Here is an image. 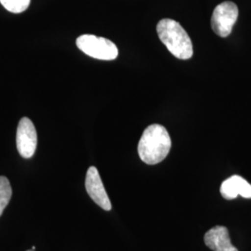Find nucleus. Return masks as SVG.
<instances>
[{"label":"nucleus","instance_id":"1a4fd4ad","mask_svg":"<svg viewBox=\"0 0 251 251\" xmlns=\"http://www.w3.org/2000/svg\"><path fill=\"white\" fill-rule=\"evenodd\" d=\"M11 196L12 189L9 179L4 176H0V217L9 205Z\"/></svg>","mask_w":251,"mask_h":251},{"label":"nucleus","instance_id":"423d86ee","mask_svg":"<svg viewBox=\"0 0 251 251\" xmlns=\"http://www.w3.org/2000/svg\"><path fill=\"white\" fill-rule=\"evenodd\" d=\"M85 186L90 198L102 209L109 211L112 204L100 179L99 171L95 167H90L87 171Z\"/></svg>","mask_w":251,"mask_h":251},{"label":"nucleus","instance_id":"9d476101","mask_svg":"<svg viewBox=\"0 0 251 251\" xmlns=\"http://www.w3.org/2000/svg\"><path fill=\"white\" fill-rule=\"evenodd\" d=\"M31 0H0L1 5L12 13H22L26 10Z\"/></svg>","mask_w":251,"mask_h":251},{"label":"nucleus","instance_id":"f03ea898","mask_svg":"<svg viewBox=\"0 0 251 251\" xmlns=\"http://www.w3.org/2000/svg\"><path fill=\"white\" fill-rule=\"evenodd\" d=\"M156 32L162 43L173 56L180 60L192 58L194 53L192 40L178 22L172 19H162L157 24Z\"/></svg>","mask_w":251,"mask_h":251},{"label":"nucleus","instance_id":"f8f14e48","mask_svg":"<svg viewBox=\"0 0 251 251\" xmlns=\"http://www.w3.org/2000/svg\"><path fill=\"white\" fill-rule=\"evenodd\" d=\"M34 251L33 250H30V251Z\"/></svg>","mask_w":251,"mask_h":251},{"label":"nucleus","instance_id":"7ed1b4c3","mask_svg":"<svg viewBox=\"0 0 251 251\" xmlns=\"http://www.w3.org/2000/svg\"><path fill=\"white\" fill-rule=\"evenodd\" d=\"M76 46L84 53L98 60L113 61L118 56L116 44L104 37L83 35L76 39Z\"/></svg>","mask_w":251,"mask_h":251},{"label":"nucleus","instance_id":"6e6552de","mask_svg":"<svg viewBox=\"0 0 251 251\" xmlns=\"http://www.w3.org/2000/svg\"><path fill=\"white\" fill-rule=\"evenodd\" d=\"M222 197L232 200L241 196L244 198H251V184L239 175H233L225 179L221 185Z\"/></svg>","mask_w":251,"mask_h":251},{"label":"nucleus","instance_id":"f257e3e1","mask_svg":"<svg viewBox=\"0 0 251 251\" xmlns=\"http://www.w3.org/2000/svg\"><path fill=\"white\" fill-rule=\"evenodd\" d=\"M171 148V136L165 126L152 124L145 128L138 144L140 158L148 165L163 161Z\"/></svg>","mask_w":251,"mask_h":251},{"label":"nucleus","instance_id":"20e7f679","mask_svg":"<svg viewBox=\"0 0 251 251\" xmlns=\"http://www.w3.org/2000/svg\"><path fill=\"white\" fill-rule=\"evenodd\" d=\"M238 8L231 1H225L216 7L211 16V27L221 37L229 36L238 18Z\"/></svg>","mask_w":251,"mask_h":251},{"label":"nucleus","instance_id":"0eeeda50","mask_svg":"<svg viewBox=\"0 0 251 251\" xmlns=\"http://www.w3.org/2000/svg\"><path fill=\"white\" fill-rule=\"evenodd\" d=\"M206 247L213 251H238L233 246L228 229L225 226H215L206 232L204 236Z\"/></svg>","mask_w":251,"mask_h":251},{"label":"nucleus","instance_id":"39448f33","mask_svg":"<svg viewBox=\"0 0 251 251\" xmlns=\"http://www.w3.org/2000/svg\"><path fill=\"white\" fill-rule=\"evenodd\" d=\"M17 150L24 158H31L36 152L37 133L32 120L23 117L19 122L16 134Z\"/></svg>","mask_w":251,"mask_h":251},{"label":"nucleus","instance_id":"9b49d317","mask_svg":"<svg viewBox=\"0 0 251 251\" xmlns=\"http://www.w3.org/2000/svg\"><path fill=\"white\" fill-rule=\"evenodd\" d=\"M32 250H33V251H35V250H36V247H35V246H33V247H32Z\"/></svg>","mask_w":251,"mask_h":251}]
</instances>
